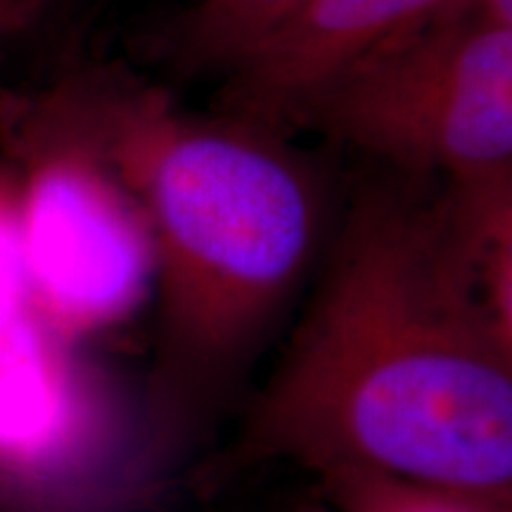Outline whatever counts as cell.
Segmentation results:
<instances>
[{"mask_svg":"<svg viewBox=\"0 0 512 512\" xmlns=\"http://www.w3.org/2000/svg\"><path fill=\"white\" fill-rule=\"evenodd\" d=\"M342 467L512 505V185L363 181L211 486Z\"/></svg>","mask_w":512,"mask_h":512,"instance_id":"cell-1","label":"cell"},{"mask_svg":"<svg viewBox=\"0 0 512 512\" xmlns=\"http://www.w3.org/2000/svg\"><path fill=\"white\" fill-rule=\"evenodd\" d=\"M24 119L93 152L143 211L155 249L145 387L185 446L245 384L309 275L328 190L290 136L200 114L126 67L69 76Z\"/></svg>","mask_w":512,"mask_h":512,"instance_id":"cell-2","label":"cell"},{"mask_svg":"<svg viewBox=\"0 0 512 512\" xmlns=\"http://www.w3.org/2000/svg\"><path fill=\"white\" fill-rule=\"evenodd\" d=\"M183 444L131 382L36 316L0 320V512H145Z\"/></svg>","mask_w":512,"mask_h":512,"instance_id":"cell-3","label":"cell"},{"mask_svg":"<svg viewBox=\"0 0 512 512\" xmlns=\"http://www.w3.org/2000/svg\"><path fill=\"white\" fill-rule=\"evenodd\" d=\"M294 131L444 185L512 181V29L446 12L363 57Z\"/></svg>","mask_w":512,"mask_h":512,"instance_id":"cell-4","label":"cell"},{"mask_svg":"<svg viewBox=\"0 0 512 512\" xmlns=\"http://www.w3.org/2000/svg\"><path fill=\"white\" fill-rule=\"evenodd\" d=\"M19 230L36 316L81 344L126 325L155 292L143 211L93 152L17 114Z\"/></svg>","mask_w":512,"mask_h":512,"instance_id":"cell-5","label":"cell"},{"mask_svg":"<svg viewBox=\"0 0 512 512\" xmlns=\"http://www.w3.org/2000/svg\"><path fill=\"white\" fill-rule=\"evenodd\" d=\"M453 0H306L221 79L219 112L292 136L302 107L363 57L446 15Z\"/></svg>","mask_w":512,"mask_h":512,"instance_id":"cell-6","label":"cell"},{"mask_svg":"<svg viewBox=\"0 0 512 512\" xmlns=\"http://www.w3.org/2000/svg\"><path fill=\"white\" fill-rule=\"evenodd\" d=\"M304 3L306 0H195L166 29V62L192 79H223Z\"/></svg>","mask_w":512,"mask_h":512,"instance_id":"cell-7","label":"cell"},{"mask_svg":"<svg viewBox=\"0 0 512 512\" xmlns=\"http://www.w3.org/2000/svg\"><path fill=\"white\" fill-rule=\"evenodd\" d=\"M316 479L320 498L335 512H512V505L358 467Z\"/></svg>","mask_w":512,"mask_h":512,"instance_id":"cell-8","label":"cell"},{"mask_svg":"<svg viewBox=\"0 0 512 512\" xmlns=\"http://www.w3.org/2000/svg\"><path fill=\"white\" fill-rule=\"evenodd\" d=\"M34 311L24 268L22 230H19L17 178L0 171V320Z\"/></svg>","mask_w":512,"mask_h":512,"instance_id":"cell-9","label":"cell"},{"mask_svg":"<svg viewBox=\"0 0 512 512\" xmlns=\"http://www.w3.org/2000/svg\"><path fill=\"white\" fill-rule=\"evenodd\" d=\"M57 0H0V48L53 8Z\"/></svg>","mask_w":512,"mask_h":512,"instance_id":"cell-10","label":"cell"},{"mask_svg":"<svg viewBox=\"0 0 512 512\" xmlns=\"http://www.w3.org/2000/svg\"><path fill=\"white\" fill-rule=\"evenodd\" d=\"M448 12L477 19L491 27L512 29V0H453Z\"/></svg>","mask_w":512,"mask_h":512,"instance_id":"cell-11","label":"cell"},{"mask_svg":"<svg viewBox=\"0 0 512 512\" xmlns=\"http://www.w3.org/2000/svg\"><path fill=\"white\" fill-rule=\"evenodd\" d=\"M294 512H335V510H332L330 508V505L328 503H325L323 501V498H316V501H311V503H304V505H299V508L297 510H294Z\"/></svg>","mask_w":512,"mask_h":512,"instance_id":"cell-12","label":"cell"}]
</instances>
